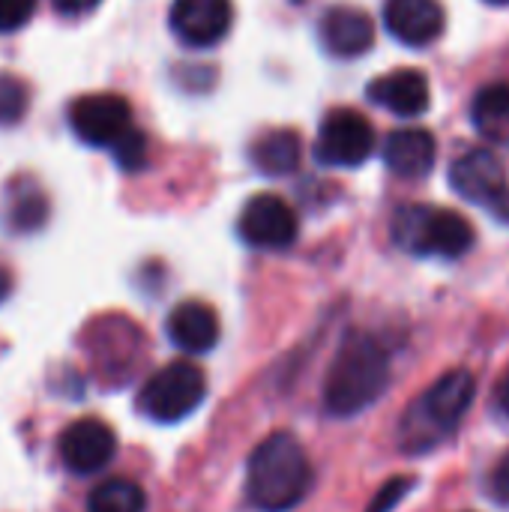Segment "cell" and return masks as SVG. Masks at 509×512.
I'll list each match as a JSON object with an SVG mask.
<instances>
[{
  "label": "cell",
  "instance_id": "25",
  "mask_svg": "<svg viewBox=\"0 0 509 512\" xmlns=\"http://www.w3.org/2000/svg\"><path fill=\"white\" fill-rule=\"evenodd\" d=\"M489 486H492V495H495V501H498V504H509V453L498 459V465H495V471H492Z\"/></svg>",
  "mask_w": 509,
  "mask_h": 512
},
{
  "label": "cell",
  "instance_id": "4",
  "mask_svg": "<svg viewBox=\"0 0 509 512\" xmlns=\"http://www.w3.org/2000/svg\"><path fill=\"white\" fill-rule=\"evenodd\" d=\"M393 240L411 255L462 258L465 252H471L477 234L474 225L456 210L432 204H405L393 216Z\"/></svg>",
  "mask_w": 509,
  "mask_h": 512
},
{
  "label": "cell",
  "instance_id": "19",
  "mask_svg": "<svg viewBox=\"0 0 509 512\" xmlns=\"http://www.w3.org/2000/svg\"><path fill=\"white\" fill-rule=\"evenodd\" d=\"M474 129L492 141V144H509V84H486L471 105Z\"/></svg>",
  "mask_w": 509,
  "mask_h": 512
},
{
  "label": "cell",
  "instance_id": "13",
  "mask_svg": "<svg viewBox=\"0 0 509 512\" xmlns=\"http://www.w3.org/2000/svg\"><path fill=\"white\" fill-rule=\"evenodd\" d=\"M321 45L327 48V54L351 60L366 54L375 45V24L372 18L357 9V6H333L324 12L321 18Z\"/></svg>",
  "mask_w": 509,
  "mask_h": 512
},
{
  "label": "cell",
  "instance_id": "5",
  "mask_svg": "<svg viewBox=\"0 0 509 512\" xmlns=\"http://www.w3.org/2000/svg\"><path fill=\"white\" fill-rule=\"evenodd\" d=\"M204 396V372L192 363H171L141 387L138 411L153 423H180L204 402Z\"/></svg>",
  "mask_w": 509,
  "mask_h": 512
},
{
  "label": "cell",
  "instance_id": "9",
  "mask_svg": "<svg viewBox=\"0 0 509 512\" xmlns=\"http://www.w3.org/2000/svg\"><path fill=\"white\" fill-rule=\"evenodd\" d=\"M297 213L273 192L252 195L240 213V237L255 249H288L297 240Z\"/></svg>",
  "mask_w": 509,
  "mask_h": 512
},
{
  "label": "cell",
  "instance_id": "6",
  "mask_svg": "<svg viewBox=\"0 0 509 512\" xmlns=\"http://www.w3.org/2000/svg\"><path fill=\"white\" fill-rule=\"evenodd\" d=\"M450 186L471 204L486 207L495 219L509 222V180L495 150L477 147L450 165Z\"/></svg>",
  "mask_w": 509,
  "mask_h": 512
},
{
  "label": "cell",
  "instance_id": "24",
  "mask_svg": "<svg viewBox=\"0 0 509 512\" xmlns=\"http://www.w3.org/2000/svg\"><path fill=\"white\" fill-rule=\"evenodd\" d=\"M411 492V480L408 477H393V480H387L384 486H381V492L375 495V501L369 504V510L366 512H393L399 504H402V498Z\"/></svg>",
  "mask_w": 509,
  "mask_h": 512
},
{
  "label": "cell",
  "instance_id": "3",
  "mask_svg": "<svg viewBox=\"0 0 509 512\" xmlns=\"http://www.w3.org/2000/svg\"><path fill=\"white\" fill-rule=\"evenodd\" d=\"M477 396V381L471 372L456 369L438 378L417 405L408 408L402 420V444L411 453L438 447L441 438L459 429L462 417L468 414L471 402Z\"/></svg>",
  "mask_w": 509,
  "mask_h": 512
},
{
  "label": "cell",
  "instance_id": "14",
  "mask_svg": "<svg viewBox=\"0 0 509 512\" xmlns=\"http://www.w3.org/2000/svg\"><path fill=\"white\" fill-rule=\"evenodd\" d=\"M369 99L396 117H420L432 105V87L420 69H396L369 84Z\"/></svg>",
  "mask_w": 509,
  "mask_h": 512
},
{
  "label": "cell",
  "instance_id": "10",
  "mask_svg": "<svg viewBox=\"0 0 509 512\" xmlns=\"http://www.w3.org/2000/svg\"><path fill=\"white\" fill-rule=\"evenodd\" d=\"M168 24L189 48H210L222 42L234 24L231 0H174Z\"/></svg>",
  "mask_w": 509,
  "mask_h": 512
},
{
  "label": "cell",
  "instance_id": "2",
  "mask_svg": "<svg viewBox=\"0 0 509 512\" xmlns=\"http://www.w3.org/2000/svg\"><path fill=\"white\" fill-rule=\"evenodd\" d=\"M390 384V360L384 348L366 336L351 333L339 345L327 381H324V405L333 417H354L372 408Z\"/></svg>",
  "mask_w": 509,
  "mask_h": 512
},
{
  "label": "cell",
  "instance_id": "18",
  "mask_svg": "<svg viewBox=\"0 0 509 512\" xmlns=\"http://www.w3.org/2000/svg\"><path fill=\"white\" fill-rule=\"evenodd\" d=\"M45 219H48L45 192L30 177L12 180L6 192V228L15 234H33L45 225Z\"/></svg>",
  "mask_w": 509,
  "mask_h": 512
},
{
  "label": "cell",
  "instance_id": "20",
  "mask_svg": "<svg viewBox=\"0 0 509 512\" xmlns=\"http://www.w3.org/2000/svg\"><path fill=\"white\" fill-rule=\"evenodd\" d=\"M144 507H147V498L141 486L123 477L99 483L87 501V512H144Z\"/></svg>",
  "mask_w": 509,
  "mask_h": 512
},
{
  "label": "cell",
  "instance_id": "1",
  "mask_svg": "<svg viewBox=\"0 0 509 512\" xmlns=\"http://www.w3.org/2000/svg\"><path fill=\"white\" fill-rule=\"evenodd\" d=\"M312 486V465L288 432L267 435L249 456L246 498L261 512L294 510Z\"/></svg>",
  "mask_w": 509,
  "mask_h": 512
},
{
  "label": "cell",
  "instance_id": "22",
  "mask_svg": "<svg viewBox=\"0 0 509 512\" xmlns=\"http://www.w3.org/2000/svg\"><path fill=\"white\" fill-rule=\"evenodd\" d=\"M147 135L141 132V129H129L114 147H111V153H114V162L123 168V171H141L144 165H147Z\"/></svg>",
  "mask_w": 509,
  "mask_h": 512
},
{
  "label": "cell",
  "instance_id": "8",
  "mask_svg": "<svg viewBox=\"0 0 509 512\" xmlns=\"http://www.w3.org/2000/svg\"><path fill=\"white\" fill-rule=\"evenodd\" d=\"M69 126L87 147H114L132 129V108L117 93L78 96L69 105Z\"/></svg>",
  "mask_w": 509,
  "mask_h": 512
},
{
  "label": "cell",
  "instance_id": "29",
  "mask_svg": "<svg viewBox=\"0 0 509 512\" xmlns=\"http://www.w3.org/2000/svg\"><path fill=\"white\" fill-rule=\"evenodd\" d=\"M489 3H495V6H507L509 0H489Z\"/></svg>",
  "mask_w": 509,
  "mask_h": 512
},
{
  "label": "cell",
  "instance_id": "28",
  "mask_svg": "<svg viewBox=\"0 0 509 512\" xmlns=\"http://www.w3.org/2000/svg\"><path fill=\"white\" fill-rule=\"evenodd\" d=\"M498 405H501V411L509 417V378L504 381V387H501V393H498Z\"/></svg>",
  "mask_w": 509,
  "mask_h": 512
},
{
  "label": "cell",
  "instance_id": "11",
  "mask_svg": "<svg viewBox=\"0 0 509 512\" xmlns=\"http://www.w3.org/2000/svg\"><path fill=\"white\" fill-rule=\"evenodd\" d=\"M57 450H60L63 465L72 474H96L114 459L117 438H114L111 426H105L102 420L84 417V420H75L63 429Z\"/></svg>",
  "mask_w": 509,
  "mask_h": 512
},
{
  "label": "cell",
  "instance_id": "15",
  "mask_svg": "<svg viewBox=\"0 0 509 512\" xmlns=\"http://www.w3.org/2000/svg\"><path fill=\"white\" fill-rule=\"evenodd\" d=\"M438 159V144L435 135L420 129V126H408V129H396L387 135L384 144V165L396 174V177H426L435 168Z\"/></svg>",
  "mask_w": 509,
  "mask_h": 512
},
{
  "label": "cell",
  "instance_id": "23",
  "mask_svg": "<svg viewBox=\"0 0 509 512\" xmlns=\"http://www.w3.org/2000/svg\"><path fill=\"white\" fill-rule=\"evenodd\" d=\"M36 12V0H0V33L21 30Z\"/></svg>",
  "mask_w": 509,
  "mask_h": 512
},
{
  "label": "cell",
  "instance_id": "27",
  "mask_svg": "<svg viewBox=\"0 0 509 512\" xmlns=\"http://www.w3.org/2000/svg\"><path fill=\"white\" fill-rule=\"evenodd\" d=\"M9 291H12V279H9V273H6V270L0 267V303H3L6 297H9Z\"/></svg>",
  "mask_w": 509,
  "mask_h": 512
},
{
  "label": "cell",
  "instance_id": "21",
  "mask_svg": "<svg viewBox=\"0 0 509 512\" xmlns=\"http://www.w3.org/2000/svg\"><path fill=\"white\" fill-rule=\"evenodd\" d=\"M30 105V90L21 78L0 72V126H15Z\"/></svg>",
  "mask_w": 509,
  "mask_h": 512
},
{
  "label": "cell",
  "instance_id": "12",
  "mask_svg": "<svg viewBox=\"0 0 509 512\" xmlns=\"http://www.w3.org/2000/svg\"><path fill=\"white\" fill-rule=\"evenodd\" d=\"M384 24L393 39L408 48L432 45L447 24V12L441 0H387L384 3Z\"/></svg>",
  "mask_w": 509,
  "mask_h": 512
},
{
  "label": "cell",
  "instance_id": "26",
  "mask_svg": "<svg viewBox=\"0 0 509 512\" xmlns=\"http://www.w3.org/2000/svg\"><path fill=\"white\" fill-rule=\"evenodd\" d=\"M51 3H54L57 12H63V15H69V18H78V15L93 12L102 0H51Z\"/></svg>",
  "mask_w": 509,
  "mask_h": 512
},
{
  "label": "cell",
  "instance_id": "7",
  "mask_svg": "<svg viewBox=\"0 0 509 512\" xmlns=\"http://www.w3.org/2000/svg\"><path fill=\"white\" fill-rule=\"evenodd\" d=\"M375 150V126L354 108H336L324 117L315 156L327 168H357Z\"/></svg>",
  "mask_w": 509,
  "mask_h": 512
},
{
  "label": "cell",
  "instance_id": "16",
  "mask_svg": "<svg viewBox=\"0 0 509 512\" xmlns=\"http://www.w3.org/2000/svg\"><path fill=\"white\" fill-rule=\"evenodd\" d=\"M168 339L186 354H207L219 342V318L207 303L186 300L168 315Z\"/></svg>",
  "mask_w": 509,
  "mask_h": 512
},
{
  "label": "cell",
  "instance_id": "17",
  "mask_svg": "<svg viewBox=\"0 0 509 512\" xmlns=\"http://www.w3.org/2000/svg\"><path fill=\"white\" fill-rule=\"evenodd\" d=\"M249 159L267 177H288L300 168L303 141L294 129H270L255 138Z\"/></svg>",
  "mask_w": 509,
  "mask_h": 512
}]
</instances>
